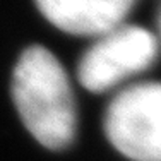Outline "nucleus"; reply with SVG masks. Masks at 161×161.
<instances>
[{"instance_id": "1", "label": "nucleus", "mask_w": 161, "mask_h": 161, "mask_svg": "<svg viewBox=\"0 0 161 161\" xmlns=\"http://www.w3.org/2000/svg\"><path fill=\"white\" fill-rule=\"evenodd\" d=\"M10 94L26 130L43 147L62 151L75 141L74 87L62 62L48 48L33 45L21 53L12 72Z\"/></svg>"}, {"instance_id": "2", "label": "nucleus", "mask_w": 161, "mask_h": 161, "mask_svg": "<svg viewBox=\"0 0 161 161\" xmlns=\"http://www.w3.org/2000/svg\"><path fill=\"white\" fill-rule=\"evenodd\" d=\"M156 33L137 24H124L93 38L80 55L75 75L93 94L118 91L156 64L159 57Z\"/></svg>"}, {"instance_id": "5", "label": "nucleus", "mask_w": 161, "mask_h": 161, "mask_svg": "<svg viewBox=\"0 0 161 161\" xmlns=\"http://www.w3.org/2000/svg\"><path fill=\"white\" fill-rule=\"evenodd\" d=\"M159 41V47H161V9H159V14H158V34H156Z\"/></svg>"}, {"instance_id": "3", "label": "nucleus", "mask_w": 161, "mask_h": 161, "mask_svg": "<svg viewBox=\"0 0 161 161\" xmlns=\"http://www.w3.org/2000/svg\"><path fill=\"white\" fill-rule=\"evenodd\" d=\"M103 132L130 161H161V80H139L115 91L103 113Z\"/></svg>"}, {"instance_id": "4", "label": "nucleus", "mask_w": 161, "mask_h": 161, "mask_svg": "<svg viewBox=\"0 0 161 161\" xmlns=\"http://www.w3.org/2000/svg\"><path fill=\"white\" fill-rule=\"evenodd\" d=\"M137 2L139 0H34V5L62 33L96 38L127 22Z\"/></svg>"}]
</instances>
